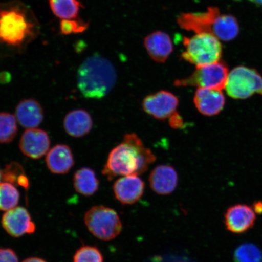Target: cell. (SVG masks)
<instances>
[{
	"instance_id": "1",
	"label": "cell",
	"mask_w": 262,
	"mask_h": 262,
	"mask_svg": "<svg viewBox=\"0 0 262 262\" xmlns=\"http://www.w3.org/2000/svg\"><path fill=\"white\" fill-rule=\"evenodd\" d=\"M39 32V23L28 6L18 0L0 3V53H23Z\"/></svg>"
},
{
	"instance_id": "2",
	"label": "cell",
	"mask_w": 262,
	"mask_h": 262,
	"mask_svg": "<svg viewBox=\"0 0 262 262\" xmlns=\"http://www.w3.org/2000/svg\"><path fill=\"white\" fill-rule=\"evenodd\" d=\"M156 157L136 134H127L108 155L102 173L108 180L117 176H139L148 169Z\"/></svg>"
},
{
	"instance_id": "3",
	"label": "cell",
	"mask_w": 262,
	"mask_h": 262,
	"mask_svg": "<svg viewBox=\"0 0 262 262\" xmlns=\"http://www.w3.org/2000/svg\"><path fill=\"white\" fill-rule=\"evenodd\" d=\"M116 80L113 64L99 55L88 58L78 70L77 86L85 98L101 99L106 96Z\"/></svg>"
},
{
	"instance_id": "4",
	"label": "cell",
	"mask_w": 262,
	"mask_h": 262,
	"mask_svg": "<svg viewBox=\"0 0 262 262\" xmlns=\"http://www.w3.org/2000/svg\"><path fill=\"white\" fill-rule=\"evenodd\" d=\"M191 37H184L185 51L182 58L196 68L204 67L221 61L222 45L221 40L209 33L195 34Z\"/></svg>"
},
{
	"instance_id": "5",
	"label": "cell",
	"mask_w": 262,
	"mask_h": 262,
	"mask_svg": "<svg viewBox=\"0 0 262 262\" xmlns=\"http://www.w3.org/2000/svg\"><path fill=\"white\" fill-rule=\"evenodd\" d=\"M84 221L91 233L101 241L113 240L122 231L119 214L106 206H93L85 214Z\"/></svg>"
},
{
	"instance_id": "6",
	"label": "cell",
	"mask_w": 262,
	"mask_h": 262,
	"mask_svg": "<svg viewBox=\"0 0 262 262\" xmlns=\"http://www.w3.org/2000/svg\"><path fill=\"white\" fill-rule=\"evenodd\" d=\"M227 64L219 61L211 64L196 68L189 77L173 82L176 87H198L222 90L227 84L229 75Z\"/></svg>"
},
{
	"instance_id": "7",
	"label": "cell",
	"mask_w": 262,
	"mask_h": 262,
	"mask_svg": "<svg viewBox=\"0 0 262 262\" xmlns=\"http://www.w3.org/2000/svg\"><path fill=\"white\" fill-rule=\"evenodd\" d=\"M225 89L234 99H246L255 94L262 96L261 75L254 69L240 66L229 73Z\"/></svg>"
},
{
	"instance_id": "8",
	"label": "cell",
	"mask_w": 262,
	"mask_h": 262,
	"mask_svg": "<svg viewBox=\"0 0 262 262\" xmlns=\"http://www.w3.org/2000/svg\"><path fill=\"white\" fill-rule=\"evenodd\" d=\"M179 103L178 97L168 91H160L144 98L145 112L159 120L169 119L176 113Z\"/></svg>"
},
{
	"instance_id": "9",
	"label": "cell",
	"mask_w": 262,
	"mask_h": 262,
	"mask_svg": "<svg viewBox=\"0 0 262 262\" xmlns=\"http://www.w3.org/2000/svg\"><path fill=\"white\" fill-rule=\"evenodd\" d=\"M2 225L5 230L14 237L34 233L36 229L29 212L20 206H16L6 211L3 215Z\"/></svg>"
},
{
	"instance_id": "10",
	"label": "cell",
	"mask_w": 262,
	"mask_h": 262,
	"mask_svg": "<svg viewBox=\"0 0 262 262\" xmlns=\"http://www.w3.org/2000/svg\"><path fill=\"white\" fill-rule=\"evenodd\" d=\"M51 140L45 130L37 128L26 129L19 140V147L26 157L39 159L47 155Z\"/></svg>"
},
{
	"instance_id": "11",
	"label": "cell",
	"mask_w": 262,
	"mask_h": 262,
	"mask_svg": "<svg viewBox=\"0 0 262 262\" xmlns=\"http://www.w3.org/2000/svg\"><path fill=\"white\" fill-rule=\"evenodd\" d=\"M256 217L253 208L245 204H237L227 209L224 215L226 228L229 232L242 234L254 227Z\"/></svg>"
},
{
	"instance_id": "12",
	"label": "cell",
	"mask_w": 262,
	"mask_h": 262,
	"mask_svg": "<svg viewBox=\"0 0 262 262\" xmlns=\"http://www.w3.org/2000/svg\"><path fill=\"white\" fill-rule=\"evenodd\" d=\"M221 14L217 8L209 7L204 12L183 13L178 18L180 27L195 34L209 33L211 34L216 19Z\"/></svg>"
},
{
	"instance_id": "13",
	"label": "cell",
	"mask_w": 262,
	"mask_h": 262,
	"mask_svg": "<svg viewBox=\"0 0 262 262\" xmlns=\"http://www.w3.org/2000/svg\"><path fill=\"white\" fill-rule=\"evenodd\" d=\"M115 198L123 205H133L138 202L145 191V183L138 176H123L113 185Z\"/></svg>"
},
{
	"instance_id": "14",
	"label": "cell",
	"mask_w": 262,
	"mask_h": 262,
	"mask_svg": "<svg viewBox=\"0 0 262 262\" xmlns=\"http://www.w3.org/2000/svg\"><path fill=\"white\" fill-rule=\"evenodd\" d=\"M195 106L205 116H214L224 109L226 99L222 90L198 88L194 97Z\"/></svg>"
},
{
	"instance_id": "15",
	"label": "cell",
	"mask_w": 262,
	"mask_h": 262,
	"mask_svg": "<svg viewBox=\"0 0 262 262\" xmlns=\"http://www.w3.org/2000/svg\"><path fill=\"white\" fill-rule=\"evenodd\" d=\"M178 174L172 166L159 165L154 168L149 177L150 187L159 195H169L178 185Z\"/></svg>"
},
{
	"instance_id": "16",
	"label": "cell",
	"mask_w": 262,
	"mask_h": 262,
	"mask_svg": "<svg viewBox=\"0 0 262 262\" xmlns=\"http://www.w3.org/2000/svg\"><path fill=\"white\" fill-rule=\"evenodd\" d=\"M143 44L150 57L157 63H165L172 53L171 38L163 31L153 32L147 35Z\"/></svg>"
},
{
	"instance_id": "17",
	"label": "cell",
	"mask_w": 262,
	"mask_h": 262,
	"mask_svg": "<svg viewBox=\"0 0 262 262\" xmlns=\"http://www.w3.org/2000/svg\"><path fill=\"white\" fill-rule=\"evenodd\" d=\"M15 116L22 127L26 129L35 128L43 121L44 111L37 100L28 98L17 104Z\"/></svg>"
},
{
	"instance_id": "18",
	"label": "cell",
	"mask_w": 262,
	"mask_h": 262,
	"mask_svg": "<svg viewBox=\"0 0 262 262\" xmlns=\"http://www.w3.org/2000/svg\"><path fill=\"white\" fill-rule=\"evenodd\" d=\"M49 171L55 174H65L74 165V158L70 147L59 144L49 149L46 157Z\"/></svg>"
},
{
	"instance_id": "19",
	"label": "cell",
	"mask_w": 262,
	"mask_h": 262,
	"mask_svg": "<svg viewBox=\"0 0 262 262\" xmlns=\"http://www.w3.org/2000/svg\"><path fill=\"white\" fill-rule=\"evenodd\" d=\"M63 126L68 135L75 138H80L91 132L93 127V120L86 111L75 110L65 116Z\"/></svg>"
},
{
	"instance_id": "20",
	"label": "cell",
	"mask_w": 262,
	"mask_h": 262,
	"mask_svg": "<svg viewBox=\"0 0 262 262\" xmlns=\"http://www.w3.org/2000/svg\"><path fill=\"white\" fill-rule=\"evenodd\" d=\"M74 187L78 193L90 196L96 194L99 188V180L93 169L83 167L74 173Z\"/></svg>"
},
{
	"instance_id": "21",
	"label": "cell",
	"mask_w": 262,
	"mask_h": 262,
	"mask_svg": "<svg viewBox=\"0 0 262 262\" xmlns=\"http://www.w3.org/2000/svg\"><path fill=\"white\" fill-rule=\"evenodd\" d=\"M238 32L239 25L237 19L231 15L221 14L213 26L211 34L219 40L228 41L236 37Z\"/></svg>"
},
{
	"instance_id": "22",
	"label": "cell",
	"mask_w": 262,
	"mask_h": 262,
	"mask_svg": "<svg viewBox=\"0 0 262 262\" xmlns=\"http://www.w3.org/2000/svg\"><path fill=\"white\" fill-rule=\"evenodd\" d=\"M54 14L63 19H75L83 5L78 0H49Z\"/></svg>"
},
{
	"instance_id": "23",
	"label": "cell",
	"mask_w": 262,
	"mask_h": 262,
	"mask_svg": "<svg viewBox=\"0 0 262 262\" xmlns=\"http://www.w3.org/2000/svg\"><path fill=\"white\" fill-rule=\"evenodd\" d=\"M2 172V179L5 182L18 185L28 190L30 182L25 171L24 167L17 162H12L6 165Z\"/></svg>"
},
{
	"instance_id": "24",
	"label": "cell",
	"mask_w": 262,
	"mask_h": 262,
	"mask_svg": "<svg viewBox=\"0 0 262 262\" xmlns=\"http://www.w3.org/2000/svg\"><path fill=\"white\" fill-rule=\"evenodd\" d=\"M17 132L15 116L9 113H0V143H11Z\"/></svg>"
},
{
	"instance_id": "25",
	"label": "cell",
	"mask_w": 262,
	"mask_h": 262,
	"mask_svg": "<svg viewBox=\"0 0 262 262\" xmlns=\"http://www.w3.org/2000/svg\"><path fill=\"white\" fill-rule=\"evenodd\" d=\"M19 192L15 186L8 182L0 183V211H8L16 207Z\"/></svg>"
},
{
	"instance_id": "26",
	"label": "cell",
	"mask_w": 262,
	"mask_h": 262,
	"mask_svg": "<svg viewBox=\"0 0 262 262\" xmlns=\"http://www.w3.org/2000/svg\"><path fill=\"white\" fill-rule=\"evenodd\" d=\"M234 262H262V251L252 243L242 244L234 253Z\"/></svg>"
},
{
	"instance_id": "27",
	"label": "cell",
	"mask_w": 262,
	"mask_h": 262,
	"mask_svg": "<svg viewBox=\"0 0 262 262\" xmlns=\"http://www.w3.org/2000/svg\"><path fill=\"white\" fill-rule=\"evenodd\" d=\"M73 262H104V258L97 248L83 246L75 253Z\"/></svg>"
},
{
	"instance_id": "28",
	"label": "cell",
	"mask_w": 262,
	"mask_h": 262,
	"mask_svg": "<svg viewBox=\"0 0 262 262\" xmlns=\"http://www.w3.org/2000/svg\"><path fill=\"white\" fill-rule=\"evenodd\" d=\"M88 26V23L81 19H63L60 23V31L64 35L78 34L86 31Z\"/></svg>"
},
{
	"instance_id": "29",
	"label": "cell",
	"mask_w": 262,
	"mask_h": 262,
	"mask_svg": "<svg viewBox=\"0 0 262 262\" xmlns=\"http://www.w3.org/2000/svg\"><path fill=\"white\" fill-rule=\"evenodd\" d=\"M0 262H18L15 252L9 248H0Z\"/></svg>"
},
{
	"instance_id": "30",
	"label": "cell",
	"mask_w": 262,
	"mask_h": 262,
	"mask_svg": "<svg viewBox=\"0 0 262 262\" xmlns=\"http://www.w3.org/2000/svg\"><path fill=\"white\" fill-rule=\"evenodd\" d=\"M169 124L173 128H180L183 125L182 117L177 112L169 118Z\"/></svg>"
},
{
	"instance_id": "31",
	"label": "cell",
	"mask_w": 262,
	"mask_h": 262,
	"mask_svg": "<svg viewBox=\"0 0 262 262\" xmlns=\"http://www.w3.org/2000/svg\"><path fill=\"white\" fill-rule=\"evenodd\" d=\"M22 262H47L41 258L38 257H30L26 258L25 260Z\"/></svg>"
},
{
	"instance_id": "32",
	"label": "cell",
	"mask_w": 262,
	"mask_h": 262,
	"mask_svg": "<svg viewBox=\"0 0 262 262\" xmlns=\"http://www.w3.org/2000/svg\"><path fill=\"white\" fill-rule=\"evenodd\" d=\"M249 1L253 3L255 5H262V0H249Z\"/></svg>"
},
{
	"instance_id": "33",
	"label": "cell",
	"mask_w": 262,
	"mask_h": 262,
	"mask_svg": "<svg viewBox=\"0 0 262 262\" xmlns=\"http://www.w3.org/2000/svg\"><path fill=\"white\" fill-rule=\"evenodd\" d=\"M2 180V172L0 170V183H1V180Z\"/></svg>"
}]
</instances>
